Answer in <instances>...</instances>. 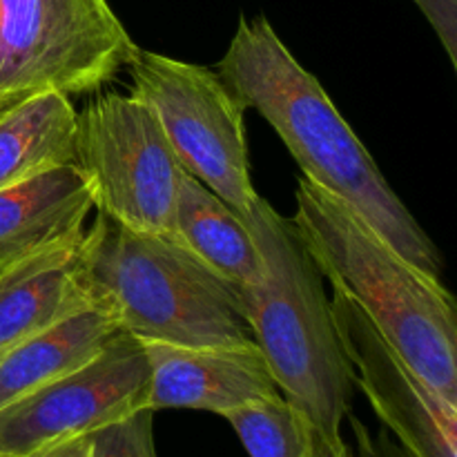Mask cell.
<instances>
[{"instance_id": "d6986e66", "label": "cell", "mask_w": 457, "mask_h": 457, "mask_svg": "<svg viewBox=\"0 0 457 457\" xmlns=\"http://www.w3.org/2000/svg\"><path fill=\"white\" fill-rule=\"evenodd\" d=\"M355 431V457H413L386 428L378 433H369V428L357 418H351Z\"/></svg>"}, {"instance_id": "277c9868", "label": "cell", "mask_w": 457, "mask_h": 457, "mask_svg": "<svg viewBox=\"0 0 457 457\" xmlns=\"http://www.w3.org/2000/svg\"><path fill=\"white\" fill-rule=\"evenodd\" d=\"M94 306L138 342L232 346L254 342L239 293L177 237L129 230L96 214L76 250Z\"/></svg>"}, {"instance_id": "52a82bcc", "label": "cell", "mask_w": 457, "mask_h": 457, "mask_svg": "<svg viewBox=\"0 0 457 457\" xmlns=\"http://www.w3.org/2000/svg\"><path fill=\"white\" fill-rule=\"evenodd\" d=\"M125 71L129 94L154 112L183 172L248 214L259 195L250 179L245 107L221 76L145 49Z\"/></svg>"}, {"instance_id": "30bf717a", "label": "cell", "mask_w": 457, "mask_h": 457, "mask_svg": "<svg viewBox=\"0 0 457 457\" xmlns=\"http://www.w3.org/2000/svg\"><path fill=\"white\" fill-rule=\"evenodd\" d=\"M150 366L145 409H192L228 415L239 406L279 395L254 342L232 346H177L141 342Z\"/></svg>"}, {"instance_id": "ffe728a7", "label": "cell", "mask_w": 457, "mask_h": 457, "mask_svg": "<svg viewBox=\"0 0 457 457\" xmlns=\"http://www.w3.org/2000/svg\"><path fill=\"white\" fill-rule=\"evenodd\" d=\"M22 457H92V449H89V436H76L67 437V440L52 442L40 449L31 451V453Z\"/></svg>"}, {"instance_id": "5bb4252c", "label": "cell", "mask_w": 457, "mask_h": 457, "mask_svg": "<svg viewBox=\"0 0 457 457\" xmlns=\"http://www.w3.org/2000/svg\"><path fill=\"white\" fill-rule=\"evenodd\" d=\"M76 107L70 96L40 92L0 110V190L74 163Z\"/></svg>"}, {"instance_id": "2e32d148", "label": "cell", "mask_w": 457, "mask_h": 457, "mask_svg": "<svg viewBox=\"0 0 457 457\" xmlns=\"http://www.w3.org/2000/svg\"><path fill=\"white\" fill-rule=\"evenodd\" d=\"M223 418L250 457H302L312 428L281 393L239 406Z\"/></svg>"}, {"instance_id": "7c38bea8", "label": "cell", "mask_w": 457, "mask_h": 457, "mask_svg": "<svg viewBox=\"0 0 457 457\" xmlns=\"http://www.w3.org/2000/svg\"><path fill=\"white\" fill-rule=\"evenodd\" d=\"M92 210L76 163L0 190V268L80 237Z\"/></svg>"}, {"instance_id": "ac0fdd59", "label": "cell", "mask_w": 457, "mask_h": 457, "mask_svg": "<svg viewBox=\"0 0 457 457\" xmlns=\"http://www.w3.org/2000/svg\"><path fill=\"white\" fill-rule=\"evenodd\" d=\"M431 27L437 38L445 45L451 65H457V0H413Z\"/></svg>"}, {"instance_id": "5b68a950", "label": "cell", "mask_w": 457, "mask_h": 457, "mask_svg": "<svg viewBox=\"0 0 457 457\" xmlns=\"http://www.w3.org/2000/svg\"><path fill=\"white\" fill-rule=\"evenodd\" d=\"M138 52L107 0H0V103L101 92Z\"/></svg>"}, {"instance_id": "7402d4cb", "label": "cell", "mask_w": 457, "mask_h": 457, "mask_svg": "<svg viewBox=\"0 0 457 457\" xmlns=\"http://www.w3.org/2000/svg\"><path fill=\"white\" fill-rule=\"evenodd\" d=\"M4 105H9V103H0V110H3V107H4Z\"/></svg>"}, {"instance_id": "9a60e30c", "label": "cell", "mask_w": 457, "mask_h": 457, "mask_svg": "<svg viewBox=\"0 0 457 457\" xmlns=\"http://www.w3.org/2000/svg\"><path fill=\"white\" fill-rule=\"evenodd\" d=\"M174 237L237 293L262 277V254L245 219L187 172L179 186Z\"/></svg>"}, {"instance_id": "ba28073f", "label": "cell", "mask_w": 457, "mask_h": 457, "mask_svg": "<svg viewBox=\"0 0 457 457\" xmlns=\"http://www.w3.org/2000/svg\"><path fill=\"white\" fill-rule=\"evenodd\" d=\"M150 366L141 342L120 333L96 360L0 409V455L22 457L52 442L89 436L145 409Z\"/></svg>"}, {"instance_id": "8992f818", "label": "cell", "mask_w": 457, "mask_h": 457, "mask_svg": "<svg viewBox=\"0 0 457 457\" xmlns=\"http://www.w3.org/2000/svg\"><path fill=\"white\" fill-rule=\"evenodd\" d=\"M74 163L98 214L174 237L183 168L145 103L129 92L96 94L76 112Z\"/></svg>"}, {"instance_id": "3957f363", "label": "cell", "mask_w": 457, "mask_h": 457, "mask_svg": "<svg viewBox=\"0 0 457 457\" xmlns=\"http://www.w3.org/2000/svg\"><path fill=\"white\" fill-rule=\"evenodd\" d=\"M244 219L263 262L262 277L239 288L254 344L281 395L321 437L339 440L355 375L335 328L324 275L293 221L263 196Z\"/></svg>"}, {"instance_id": "44dd1931", "label": "cell", "mask_w": 457, "mask_h": 457, "mask_svg": "<svg viewBox=\"0 0 457 457\" xmlns=\"http://www.w3.org/2000/svg\"><path fill=\"white\" fill-rule=\"evenodd\" d=\"M302 457H355V455H353V449L342 440V437H339V440H326V437H321L315 428H311Z\"/></svg>"}, {"instance_id": "6da1fadb", "label": "cell", "mask_w": 457, "mask_h": 457, "mask_svg": "<svg viewBox=\"0 0 457 457\" xmlns=\"http://www.w3.org/2000/svg\"><path fill=\"white\" fill-rule=\"evenodd\" d=\"M217 67L241 105L253 107L275 129L303 179L346 204L411 263L440 277L442 259L433 241L320 80L293 56L266 16L239 18Z\"/></svg>"}, {"instance_id": "8fae6325", "label": "cell", "mask_w": 457, "mask_h": 457, "mask_svg": "<svg viewBox=\"0 0 457 457\" xmlns=\"http://www.w3.org/2000/svg\"><path fill=\"white\" fill-rule=\"evenodd\" d=\"M80 237L0 268V353L92 306L76 266Z\"/></svg>"}, {"instance_id": "7a4b0ae2", "label": "cell", "mask_w": 457, "mask_h": 457, "mask_svg": "<svg viewBox=\"0 0 457 457\" xmlns=\"http://www.w3.org/2000/svg\"><path fill=\"white\" fill-rule=\"evenodd\" d=\"M295 199L290 221L324 279L361 308L422 382L457 406V308L440 277L411 263L308 179Z\"/></svg>"}, {"instance_id": "e0dca14e", "label": "cell", "mask_w": 457, "mask_h": 457, "mask_svg": "<svg viewBox=\"0 0 457 457\" xmlns=\"http://www.w3.org/2000/svg\"><path fill=\"white\" fill-rule=\"evenodd\" d=\"M92 457H159L154 446V411L138 409L89 433Z\"/></svg>"}, {"instance_id": "4fadbf2b", "label": "cell", "mask_w": 457, "mask_h": 457, "mask_svg": "<svg viewBox=\"0 0 457 457\" xmlns=\"http://www.w3.org/2000/svg\"><path fill=\"white\" fill-rule=\"evenodd\" d=\"M120 333L123 330L114 317L92 303L0 353V409L45 384L83 369Z\"/></svg>"}, {"instance_id": "9c48e42d", "label": "cell", "mask_w": 457, "mask_h": 457, "mask_svg": "<svg viewBox=\"0 0 457 457\" xmlns=\"http://www.w3.org/2000/svg\"><path fill=\"white\" fill-rule=\"evenodd\" d=\"M335 328L384 428L413 457H457V406L442 400L411 370L353 299H330Z\"/></svg>"}, {"instance_id": "603a6c76", "label": "cell", "mask_w": 457, "mask_h": 457, "mask_svg": "<svg viewBox=\"0 0 457 457\" xmlns=\"http://www.w3.org/2000/svg\"><path fill=\"white\" fill-rule=\"evenodd\" d=\"M0 457H7V455H0Z\"/></svg>"}]
</instances>
